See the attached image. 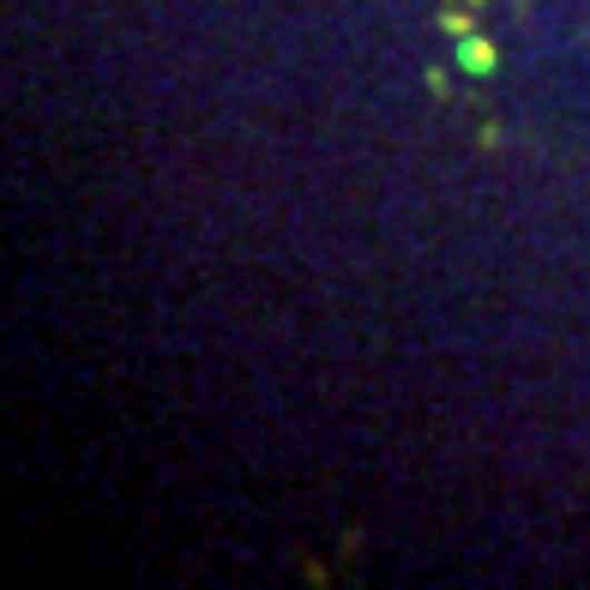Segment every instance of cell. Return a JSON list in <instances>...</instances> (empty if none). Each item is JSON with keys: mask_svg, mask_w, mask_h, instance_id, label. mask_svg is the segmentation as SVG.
I'll use <instances>...</instances> for the list:
<instances>
[{"mask_svg": "<svg viewBox=\"0 0 590 590\" xmlns=\"http://www.w3.org/2000/svg\"><path fill=\"white\" fill-rule=\"evenodd\" d=\"M459 61L470 72H494V49H489V42H476V37H459Z\"/></svg>", "mask_w": 590, "mask_h": 590, "instance_id": "1", "label": "cell"}]
</instances>
